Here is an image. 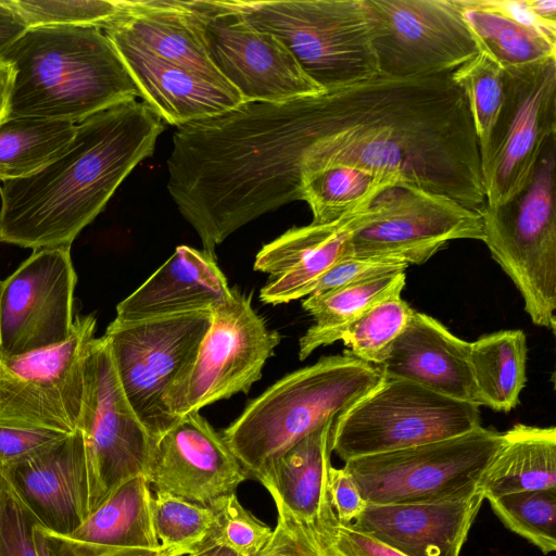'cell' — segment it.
<instances>
[{
    "instance_id": "cell-1",
    "label": "cell",
    "mask_w": 556,
    "mask_h": 556,
    "mask_svg": "<svg viewBox=\"0 0 556 556\" xmlns=\"http://www.w3.org/2000/svg\"><path fill=\"white\" fill-rule=\"evenodd\" d=\"M164 122L135 99L81 121L66 150L39 172L3 181L0 242L30 248L71 247L118 186L151 156Z\"/></svg>"
},
{
    "instance_id": "cell-2",
    "label": "cell",
    "mask_w": 556,
    "mask_h": 556,
    "mask_svg": "<svg viewBox=\"0 0 556 556\" xmlns=\"http://www.w3.org/2000/svg\"><path fill=\"white\" fill-rule=\"evenodd\" d=\"M0 60L14 71L7 119L78 124L139 98L113 43L94 26L29 27Z\"/></svg>"
},
{
    "instance_id": "cell-3",
    "label": "cell",
    "mask_w": 556,
    "mask_h": 556,
    "mask_svg": "<svg viewBox=\"0 0 556 556\" xmlns=\"http://www.w3.org/2000/svg\"><path fill=\"white\" fill-rule=\"evenodd\" d=\"M381 379L378 367L348 351L324 356L252 400L222 435L247 477L260 481L278 457L333 420Z\"/></svg>"
},
{
    "instance_id": "cell-4",
    "label": "cell",
    "mask_w": 556,
    "mask_h": 556,
    "mask_svg": "<svg viewBox=\"0 0 556 556\" xmlns=\"http://www.w3.org/2000/svg\"><path fill=\"white\" fill-rule=\"evenodd\" d=\"M238 8L279 38L324 91L379 75L366 0H239Z\"/></svg>"
},
{
    "instance_id": "cell-5",
    "label": "cell",
    "mask_w": 556,
    "mask_h": 556,
    "mask_svg": "<svg viewBox=\"0 0 556 556\" xmlns=\"http://www.w3.org/2000/svg\"><path fill=\"white\" fill-rule=\"evenodd\" d=\"M212 311L134 323L114 319L106 339L121 387L152 441L179 418Z\"/></svg>"
},
{
    "instance_id": "cell-6",
    "label": "cell",
    "mask_w": 556,
    "mask_h": 556,
    "mask_svg": "<svg viewBox=\"0 0 556 556\" xmlns=\"http://www.w3.org/2000/svg\"><path fill=\"white\" fill-rule=\"evenodd\" d=\"M555 136L545 143L526 187L497 206L479 212L483 242L522 296L536 326L555 330L556 211Z\"/></svg>"
},
{
    "instance_id": "cell-7",
    "label": "cell",
    "mask_w": 556,
    "mask_h": 556,
    "mask_svg": "<svg viewBox=\"0 0 556 556\" xmlns=\"http://www.w3.org/2000/svg\"><path fill=\"white\" fill-rule=\"evenodd\" d=\"M480 420L473 403L382 376L372 390L334 418L330 448L345 463L458 437L480 427Z\"/></svg>"
},
{
    "instance_id": "cell-8",
    "label": "cell",
    "mask_w": 556,
    "mask_h": 556,
    "mask_svg": "<svg viewBox=\"0 0 556 556\" xmlns=\"http://www.w3.org/2000/svg\"><path fill=\"white\" fill-rule=\"evenodd\" d=\"M503 434L482 426L465 434L350 459L344 467L368 504L428 503L479 490Z\"/></svg>"
},
{
    "instance_id": "cell-9",
    "label": "cell",
    "mask_w": 556,
    "mask_h": 556,
    "mask_svg": "<svg viewBox=\"0 0 556 556\" xmlns=\"http://www.w3.org/2000/svg\"><path fill=\"white\" fill-rule=\"evenodd\" d=\"M97 318L76 315L62 343L0 356V425L73 434L79 430L85 371Z\"/></svg>"
},
{
    "instance_id": "cell-10",
    "label": "cell",
    "mask_w": 556,
    "mask_h": 556,
    "mask_svg": "<svg viewBox=\"0 0 556 556\" xmlns=\"http://www.w3.org/2000/svg\"><path fill=\"white\" fill-rule=\"evenodd\" d=\"M79 430L90 515L123 483L146 475L152 445L151 435L125 396L103 336L94 338L87 357Z\"/></svg>"
},
{
    "instance_id": "cell-11",
    "label": "cell",
    "mask_w": 556,
    "mask_h": 556,
    "mask_svg": "<svg viewBox=\"0 0 556 556\" xmlns=\"http://www.w3.org/2000/svg\"><path fill=\"white\" fill-rule=\"evenodd\" d=\"M503 70V104L480 157L489 206L506 203L526 187L556 132V59Z\"/></svg>"
},
{
    "instance_id": "cell-12",
    "label": "cell",
    "mask_w": 556,
    "mask_h": 556,
    "mask_svg": "<svg viewBox=\"0 0 556 556\" xmlns=\"http://www.w3.org/2000/svg\"><path fill=\"white\" fill-rule=\"evenodd\" d=\"M379 75L451 74L480 50L459 0H366Z\"/></svg>"
},
{
    "instance_id": "cell-13",
    "label": "cell",
    "mask_w": 556,
    "mask_h": 556,
    "mask_svg": "<svg viewBox=\"0 0 556 556\" xmlns=\"http://www.w3.org/2000/svg\"><path fill=\"white\" fill-rule=\"evenodd\" d=\"M372 203L375 218L352 236L343 257L419 265L452 240H483L479 212L444 194L394 185L378 193Z\"/></svg>"
},
{
    "instance_id": "cell-14",
    "label": "cell",
    "mask_w": 556,
    "mask_h": 556,
    "mask_svg": "<svg viewBox=\"0 0 556 556\" xmlns=\"http://www.w3.org/2000/svg\"><path fill=\"white\" fill-rule=\"evenodd\" d=\"M281 337L269 330L251 298L237 287L212 309V323L187 381L180 417L237 393L261 379Z\"/></svg>"
},
{
    "instance_id": "cell-15",
    "label": "cell",
    "mask_w": 556,
    "mask_h": 556,
    "mask_svg": "<svg viewBox=\"0 0 556 556\" xmlns=\"http://www.w3.org/2000/svg\"><path fill=\"white\" fill-rule=\"evenodd\" d=\"M77 275L71 247L35 250L0 282V356L58 345L73 330Z\"/></svg>"
},
{
    "instance_id": "cell-16",
    "label": "cell",
    "mask_w": 556,
    "mask_h": 556,
    "mask_svg": "<svg viewBox=\"0 0 556 556\" xmlns=\"http://www.w3.org/2000/svg\"><path fill=\"white\" fill-rule=\"evenodd\" d=\"M204 37L216 70L245 102H281L324 91L279 38L244 18L238 1L206 23Z\"/></svg>"
},
{
    "instance_id": "cell-17",
    "label": "cell",
    "mask_w": 556,
    "mask_h": 556,
    "mask_svg": "<svg viewBox=\"0 0 556 556\" xmlns=\"http://www.w3.org/2000/svg\"><path fill=\"white\" fill-rule=\"evenodd\" d=\"M152 491L213 507L248 479L222 433L193 412L152 441L146 469Z\"/></svg>"
},
{
    "instance_id": "cell-18",
    "label": "cell",
    "mask_w": 556,
    "mask_h": 556,
    "mask_svg": "<svg viewBox=\"0 0 556 556\" xmlns=\"http://www.w3.org/2000/svg\"><path fill=\"white\" fill-rule=\"evenodd\" d=\"M376 195L333 222L290 228L263 245L253 266L271 277L260 292L262 302L278 305L312 294L317 280L344 256L352 236L375 218Z\"/></svg>"
},
{
    "instance_id": "cell-19",
    "label": "cell",
    "mask_w": 556,
    "mask_h": 556,
    "mask_svg": "<svg viewBox=\"0 0 556 556\" xmlns=\"http://www.w3.org/2000/svg\"><path fill=\"white\" fill-rule=\"evenodd\" d=\"M139 92L164 123L181 127L245 103L229 84L177 66L115 24L103 29Z\"/></svg>"
},
{
    "instance_id": "cell-20",
    "label": "cell",
    "mask_w": 556,
    "mask_h": 556,
    "mask_svg": "<svg viewBox=\"0 0 556 556\" xmlns=\"http://www.w3.org/2000/svg\"><path fill=\"white\" fill-rule=\"evenodd\" d=\"M483 501L479 489L438 502L368 504L352 526L406 556H459Z\"/></svg>"
},
{
    "instance_id": "cell-21",
    "label": "cell",
    "mask_w": 556,
    "mask_h": 556,
    "mask_svg": "<svg viewBox=\"0 0 556 556\" xmlns=\"http://www.w3.org/2000/svg\"><path fill=\"white\" fill-rule=\"evenodd\" d=\"M469 351L470 342L453 334L435 318L414 311L384 361L376 367L382 376L408 380L477 405Z\"/></svg>"
},
{
    "instance_id": "cell-22",
    "label": "cell",
    "mask_w": 556,
    "mask_h": 556,
    "mask_svg": "<svg viewBox=\"0 0 556 556\" xmlns=\"http://www.w3.org/2000/svg\"><path fill=\"white\" fill-rule=\"evenodd\" d=\"M230 294L214 253L179 245L138 289L116 306L115 319L134 323L212 311Z\"/></svg>"
},
{
    "instance_id": "cell-23",
    "label": "cell",
    "mask_w": 556,
    "mask_h": 556,
    "mask_svg": "<svg viewBox=\"0 0 556 556\" xmlns=\"http://www.w3.org/2000/svg\"><path fill=\"white\" fill-rule=\"evenodd\" d=\"M230 5L231 1H128V12L112 24L157 56L199 75L225 81L210 56L204 28L212 17Z\"/></svg>"
},
{
    "instance_id": "cell-24",
    "label": "cell",
    "mask_w": 556,
    "mask_h": 556,
    "mask_svg": "<svg viewBox=\"0 0 556 556\" xmlns=\"http://www.w3.org/2000/svg\"><path fill=\"white\" fill-rule=\"evenodd\" d=\"M153 491L144 476L123 483L70 532L46 525L53 556H123L138 549H157L152 522Z\"/></svg>"
},
{
    "instance_id": "cell-25",
    "label": "cell",
    "mask_w": 556,
    "mask_h": 556,
    "mask_svg": "<svg viewBox=\"0 0 556 556\" xmlns=\"http://www.w3.org/2000/svg\"><path fill=\"white\" fill-rule=\"evenodd\" d=\"M8 480L48 528L61 533L72 531L88 516L81 431L18 467Z\"/></svg>"
},
{
    "instance_id": "cell-26",
    "label": "cell",
    "mask_w": 556,
    "mask_h": 556,
    "mask_svg": "<svg viewBox=\"0 0 556 556\" xmlns=\"http://www.w3.org/2000/svg\"><path fill=\"white\" fill-rule=\"evenodd\" d=\"M333 420L285 452L258 481L268 490L275 504L304 521H318L334 513L328 492Z\"/></svg>"
},
{
    "instance_id": "cell-27",
    "label": "cell",
    "mask_w": 556,
    "mask_h": 556,
    "mask_svg": "<svg viewBox=\"0 0 556 556\" xmlns=\"http://www.w3.org/2000/svg\"><path fill=\"white\" fill-rule=\"evenodd\" d=\"M480 483L484 500L522 491L556 489V428L516 424Z\"/></svg>"
},
{
    "instance_id": "cell-28",
    "label": "cell",
    "mask_w": 556,
    "mask_h": 556,
    "mask_svg": "<svg viewBox=\"0 0 556 556\" xmlns=\"http://www.w3.org/2000/svg\"><path fill=\"white\" fill-rule=\"evenodd\" d=\"M405 281V270H394L307 295L302 307L314 324L300 338L299 358L304 361L316 349L340 341L344 330L366 311L401 295Z\"/></svg>"
},
{
    "instance_id": "cell-29",
    "label": "cell",
    "mask_w": 556,
    "mask_h": 556,
    "mask_svg": "<svg viewBox=\"0 0 556 556\" xmlns=\"http://www.w3.org/2000/svg\"><path fill=\"white\" fill-rule=\"evenodd\" d=\"M527 339L522 330H501L470 342L469 364L478 406L508 413L526 384Z\"/></svg>"
},
{
    "instance_id": "cell-30",
    "label": "cell",
    "mask_w": 556,
    "mask_h": 556,
    "mask_svg": "<svg viewBox=\"0 0 556 556\" xmlns=\"http://www.w3.org/2000/svg\"><path fill=\"white\" fill-rule=\"evenodd\" d=\"M76 125L45 118H10L0 124V180L30 176L58 159L76 134Z\"/></svg>"
},
{
    "instance_id": "cell-31",
    "label": "cell",
    "mask_w": 556,
    "mask_h": 556,
    "mask_svg": "<svg viewBox=\"0 0 556 556\" xmlns=\"http://www.w3.org/2000/svg\"><path fill=\"white\" fill-rule=\"evenodd\" d=\"M463 10L480 52L503 68L556 59V42L539 31L496 12L464 7Z\"/></svg>"
},
{
    "instance_id": "cell-32",
    "label": "cell",
    "mask_w": 556,
    "mask_h": 556,
    "mask_svg": "<svg viewBox=\"0 0 556 556\" xmlns=\"http://www.w3.org/2000/svg\"><path fill=\"white\" fill-rule=\"evenodd\" d=\"M395 178L351 166H334L307 176L303 198L313 214L312 223L333 222L388 187Z\"/></svg>"
},
{
    "instance_id": "cell-33",
    "label": "cell",
    "mask_w": 556,
    "mask_h": 556,
    "mask_svg": "<svg viewBox=\"0 0 556 556\" xmlns=\"http://www.w3.org/2000/svg\"><path fill=\"white\" fill-rule=\"evenodd\" d=\"M151 509L160 546L172 556H187L213 543L216 517L211 507L153 491Z\"/></svg>"
},
{
    "instance_id": "cell-34",
    "label": "cell",
    "mask_w": 556,
    "mask_h": 556,
    "mask_svg": "<svg viewBox=\"0 0 556 556\" xmlns=\"http://www.w3.org/2000/svg\"><path fill=\"white\" fill-rule=\"evenodd\" d=\"M462 91L472 121L480 157L490 138L504 100V70L493 59L479 52L451 73Z\"/></svg>"
},
{
    "instance_id": "cell-35",
    "label": "cell",
    "mask_w": 556,
    "mask_h": 556,
    "mask_svg": "<svg viewBox=\"0 0 556 556\" xmlns=\"http://www.w3.org/2000/svg\"><path fill=\"white\" fill-rule=\"evenodd\" d=\"M486 500L509 531L544 555L556 551V489L522 491Z\"/></svg>"
},
{
    "instance_id": "cell-36",
    "label": "cell",
    "mask_w": 556,
    "mask_h": 556,
    "mask_svg": "<svg viewBox=\"0 0 556 556\" xmlns=\"http://www.w3.org/2000/svg\"><path fill=\"white\" fill-rule=\"evenodd\" d=\"M413 312L401 295L389 298L355 319L344 330L340 341L353 356L379 366Z\"/></svg>"
},
{
    "instance_id": "cell-37",
    "label": "cell",
    "mask_w": 556,
    "mask_h": 556,
    "mask_svg": "<svg viewBox=\"0 0 556 556\" xmlns=\"http://www.w3.org/2000/svg\"><path fill=\"white\" fill-rule=\"evenodd\" d=\"M27 27L94 26L104 29L128 12L123 0H4Z\"/></svg>"
},
{
    "instance_id": "cell-38",
    "label": "cell",
    "mask_w": 556,
    "mask_h": 556,
    "mask_svg": "<svg viewBox=\"0 0 556 556\" xmlns=\"http://www.w3.org/2000/svg\"><path fill=\"white\" fill-rule=\"evenodd\" d=\"M45 523L12 481L0 479V556H53Z\"/></svg>"
},
{
    "instance_id": "cell-39",
    "label": "cell",
    "mask_w": 556,
    "mask_h": 556,
    "mask_svg": "<svg viewBox=\"0 0 556 556\" xmlns=\"http://www.w3.org/2000/svg\"><path fill=\"white\" fill-rule=\"evenodd\" d=\"M212 509L216 517L212 542L235 556H257L273 535V529L245 509L236 494L220 500Z\"/></svg>"
},
{
    "instance_id": "cell-40",
    "label": "cell",
    "mask_w": 556,
    "mask_h": 556,
    "mask_svg": "<svg viewBox=\"0 0 556 556\" xmlns=\"http://www.w3.org/2000/svg\"><path fill=\"white\" fill-rule=\"evenodd\" d=\"M305 523L321 556H406L352 525L339 522L334 513Z\"/></svg>"
},
{
    "instance_id": "cell-41",
    "label": "cell",
    "mask_w": 556,
    "mask_h": 556,
    "mask_svg": "<svg viewBox=\"0 0 556 556\" xmlns=\"http://www.w3.org/2000/svg\"><path fill=\"white\" fill-rule=\"evenodd\" d=\"M68 437L55 431L0 425V476L9 479L18 467L54 450Z\"/></svg>"
},
{
    "instance_id": "cell-42",
    "label": "cell",
    "mask_w": 556,
    "mask_h": 556,
    "mask_svg": "<svg viewBox=\"0 0 556 556\" xmlns=\"http://www.w3.org/2000/svg\"><path fill=\"white\" fill-rule=\"evenodd\" d=\"M407 264L377 257H343L330 267L315 283L313 293L369 279L394 270H405Z\"/></svg>"
},
{
    "instance_id": "cell-43",
    "label": "cell",
    "mask_w": 556,
    "mask_h": 556,
    "mask_svg": "<svg viewBox=\"0 0 556 556\" xmlns=\"http://www.w3.org/2000/svg\"><path fill=\"white\" fill-rule=\"evenodd\" d=\"M278 518L273 535L257 556H321L305 522L276 504Z\"/></svg>"
},
{
    "instance_id": "cell-44",
    "label": "cell",
    "mask_w": 556,
    "mask_h": 556,
    "mask_svg": "<svg viewBox=\"0 0 556 556\" xmlns=\"http://www.w3.org/2000/svg\"><path fill=\"white\" fill-rule=\"evenodd\" d=\"M328 492L334 515L343 525L354 523L368 505L354 478L344 466L330 467Z\"/></svg>"
},
{
    "instance_id": "cell-45",
    "label": "cell",
    "mask_w": 556,
    "mask_h": 556,
    "mask_svg": "<svg viewBox=\"0 0 556 556\" xmlns=\"http://www.w3.org/2000/svg\"><path fill=\"white\" fill-rule=\"evenodd\" d=\"M459 2L464 8L488 10L502 14L556 42V24L538 17L530 9L528 0H459Z\"/></svg>"
},
{
    "instance_id": "cell-46",
    "label": "cell",
    "mask_w": 556,
    "mask_h": 556,
    "mask_svg": "<svg viewBox=\"0 0 556 556\" xmlns=\"http://www.w3.org/2000/svg\"><path fill=\"white\" fill-rule=\"evenodd\" d=\"M27 28L22 16L0 0V56Z\"/></svg>"
},
{
    "instance_id": "cell-47",
    "label": "cell",
    "mask_w": 556,
    "mask_h": 556,
    "mask_svg": "<svg viewBox=\"0 0 556 556\" xmlns=\"http://www.w3.org/2000/svg\"><path fill=\"white\" fill-rule=\"evenodd\" d=\"M14 71L10 64L0 60V124L7 119L8 101Z\"/></svg>"
},
{
    "instance_id": "cell-48",
    "label": "cell",
    "mask_w": 556,
    "mask_h": 556,
    "mask_svg": "<svg viewBox=\"0 0 556 556\" xmlns=\"http://www.w3.org/2000/svg\"><path fill=\"white\" fill-rule=\"evenodd\" d=\"M528 4L538 17L556 24V0H528Z\"/></svg>"
},
{
    "instance_id": "cell-49",
    "label": "cell",
    "mask_w": 556,
    "mask_h": 556,
    "mask_svg": "<svg viewBox=\"0 0 556 556\" xmlns=\"http://www.w3.org/2000/svg\"><path fill=\"white\" fill-rule=\"evenodd\" d=\"M123 556H172L161 547L157 549H138L126 553Z\"/></svg>"
},
{
    "instance_id": "cell-50",
    "label": "cell",
    "mask_w": 556,
    "mask_h": 556,
    "mask_svg": "<svg viewBox=\"0 0 556 556\" xmlns=\"http://www.w3.org/2000/svg\"><path fill=\"white\" fill-rule=\"evenodd\" d=\"M214 547H216V546L213 543H210L206 546H204L203 548H201L200 551L189 554L187 556H210L211 552Z\"/></svg>"
},
{
    "instance_id": "cell-51",
    "label": "cell",
    "mask_w": 556,
    "mask_h": 556,
    "mask_svg": "<svg viewBox=\"0 0 556 556\" xmlns=\"http://www.w3.org/2000/svg\"><path fill=\"white\" fill-rule=\"evenodd\" d=\"M0 479H1V476H0Z\"/></svg>"
}]
</instances>
